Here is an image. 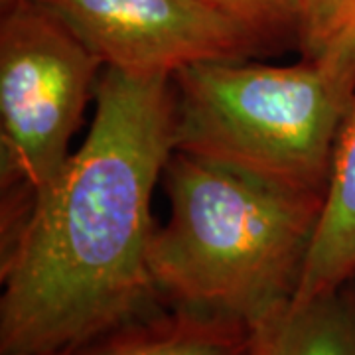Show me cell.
Segmentation results:
<instances>
[{"label":"cell","instance_id":"5","mask_svg":"<svg viewBox=\"0 0 355 355\" xmlns=\"http://www.w3.org/2000/svg\"><path fill=\"white\" fill-rule=\"evenodd\" d=\"M105 67L172 77L200 62H241L265 51L200 0H40Z\"/></svg>","mask_w":355,"mask_h":355},{"label":"cell","instance_id":"9","mask_svg":"<svg viewBox=\"0 0 355 355\" xmlns=\"http://www.w3.org/2000/svg\"><path fill=\"white\" fill-rule=\"evenodd\" d=\"M296 44L302 60L355 91V0H302Z\"/></svg>","mask_w":355,"mask_h":355},{"label":"cell","instance_id":"8","mask_svg":"<svg viewBox=\"0 0 355 355\" xmlns=\"http://www.w3.org/2000/svg\"><path fill=\"white\" fill-rule=\"evenodd\" d=\"M245 355H355V282L279 308L251 328Z\"/></svg>","mask_w":355,"mask_h":355},{"label":"cell","instance_id":"6","mask_svg":"<svg viewBox=\"0 0 355 355\" xmlns=\"http://www.w3.org/2000/svg\"><path fill=\"white\" fill-rule=\"evenodd\" d=\"M355 280V95L334 146L322 211L294 302Z\"/></svg>","mask_w":355,"mask_h":355},{"label":"cell","instance_id":"11","mask_svg":"<svg viewBox=\"0 0 355 355\" xmlns=\"http://www.w3.org/2000/svg\"><path fill=\"white\" fill-rule=\"evenodd\" d=\"M38 355H76V352H53V354H38Z\"/></svg>","mask_w":355,"mask_h":355},{"label":"cell","instance_id":"7","mask_svg":"<svg viewBox=\"0 0 355 355\" xmlns=\"http://www.w3.org/2000/svg\"><path fill=\"white\" fill-rule=\"evenodd\" d=\"M249 342L251 326L241 320L176 306L107 331L76 355H245Z\"/></svg>","mask_w":355,"mask_h":355},{"label":"cell","instance_id":"13","mask_svg":"<svg viewBox=\"0 0 355 355\" xmlns=\"http://www.w3.org/2000/svg\"><path fill=\"white\" fill-rule=\"evenodd\" d=\"M354 282H355V280H354Z\"/></svg>","mask_w":355,"mask_h":355},{"label":"cell","instance_id":"2","mask_svg":"<svg viewBox=\"0 0 355 355\" xmlns=\"http://www.w3.org/2000/svg\"><path fill=\"white\" fill-rule=\"evenodd\" d=\"M170 217L154 229V284L176 306L254 328L298 288L324 193L291 190L196 158L170 154Z\"/></svg>","mask_w":355,"mask_h":355},{"label":"cell","instance_id":"4","mask_svg":"<svg viewBox=\"0 0 355 355\" xmlns=\"http://www.w3.org/2000/svg\"><path fill=\"white\" fill-rule=\"evenodd\" d=\"M101 60L40 0L2 6L0 140L2 186L48 188L62 172Z\"/></svg>","mask_w":355,"mask_h":355},{"label":"cell","instance_id":"3","mask_svg":"<svg viewBox=\"0 0 355 355\" xmlns=\"http://www.w3.org/2000/svg\"><path fill=\"white\" fill-rule=\"evenodd\" d=\"M172 85L176 153L324 193L355 95L324 67L200 62L178 69Z\"/></svg>","mask_w":355,"mask_h":355},{"label":"cell","instance_id":"12","mask_svg":"<svg viewBox=\"0 0 355 355\" xmlns=\"http://www.w3.org/2000/svg\"><path fill=\"white\" fill-rule=\"evenodd\" d=\"M2 2V6H6V4H10V2H16V0H0Z\"/></svg>","mask_w":355,"mask_h":355},{"label":"cell","instance_id":"10","mask_svg":"<svg viewBox=\"0 0 355 355\" xmlns=\"http://www.w3.org/2000/svg\"><path fill=\"white\" fill-rule=\"evenodd\" d=\"M207 8L249 32L265 50L298 42L302 0H200Z\"/></svg>","mask_w":355,"mask_h":355},{"label":"cell","instance_id":"1","mask_svg":"<svg viewBox=\"0 0 355 355\" xmlns=\"http://www.w3.org/2000/svg\"><path fill=\"white\" fill-rule=\"evenodd\" d=\"M95 116L2 245L0 355L77 352L154 312L150 200L174 153L172 77L114 67Z\"/></svg>","mask_w":355,"mask_h":355}]
</instances>
